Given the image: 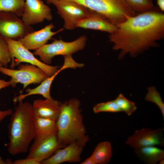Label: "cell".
Instances as JSON below:
<instances>
[{"mask_svg": "<svg viewBox=\"0 0 164 164\" xmlns=\"http://www.w3.org/2000/svg\"><path fill=\"white\" fill-rule=\"evenodd\" d=\"M93 111L95 113L102 112L117 113L121 112L114 100L98 103L94 107Z\"/></svg>", "mask_w": 164, "mask_h": 164, "instance_id": "26", "label": "cell"}, {"mask_svg": "<svg viewBox=\"0 0 164 164\" xmlns=\"http://www.w3.org/2000/svg\"><path fill=\"white\" fill-rule=\"evenodd\" d=\"M8 126V150L12 155L24 153L35 138V116L32 104L23 101L15 107Z\"/></svg>", "mask_w": 164, "mask_h": 164, "instance_id": "2", "label": "cell"}, {"mask_svg": "<svg viewBox=\"0 0 164 164\" xmlns=\"http://www.w3.org/2000/svg\"><path fill=\"white\" fill-rule=\"evenodd\" d=\"M114 101L121 111L125 112L128 116L131 115L137 109L135 102L128 100L122 94H120Z\"/></svg>", "mask_w": 164, "mask_h": 164, "instance_id": "22", "label": "cell"}, {"mask_svg": "<svg viewBox=\"0 0 164 164\" xmlns=\"http://www.w3.org/2000/svg\"><path fill=\"white\" fill-rule=\"evenodd\" d=\"M11 86L10 81H6L4 80L0 79V90Z\"/></svg>", "mask_w": 164, "mask_h": 164, "instance_id": "29", "label": "cell"}, {"mask_svg": "<svg viewBox=\"0 0 164 164\" xmlns=\"http://www.w3.org/2000/svg\"><path fill=\"white\" fill-rule=\"evenodd\" d=\"M0 73L11 77V86L14 87L21 83L23 89L33 84H39L48 76L39 67L32 64H20L18 69L0 66Z\"/></svg>", "mask_w": 164, "mask_h": 164, "instance_id": "6", "label": "cell"}, {"mask_svg": "<svg viewBox=\"0 0 164 164\" xmlns=\"http://www.w3.org/2000/svg\"><path fill=\"white\" fill-rule=\"evenodd\" d=\"M80 105V101L75 98L61 104L56 121L57 135L59 141L65 146L87 135Z\"/></svg>", "mask_w": 164, "mask_h": 164, "instance_id": "3", "label": "cell"}, {"mask_svg": "<svg viewBox=\"0 0 164 164\" xmlns=\"http://www.w3.org/2000/svg\"><path fill=\"white\" fill-rule=\"evenodd\" d=\"M46 2L56 7L57 13L64 21L63 28L68 30L75 28L77 23L92 11L83 5L70 0H50Z\"/></svg>", "mask_w": 164, "mask_h": 164, "instance_id": "7", "label": "cell"}, {"mask_svg": "<svg viewBox=\"0 0 164 164\" xmlns=\"http://www.w3.org/2000/svg\"><path fill=\"white\" fill-rule=\"evenodd\" d=\"M138 158L148 164H156L164 159V151L155 146L134 149Z\"/></svg>", "mask_w": 164, "mask_h": 164, "instance_id": "19", "label": "cell"}, {"mask_svg": "<svg viewBox=\"0 0 164 164\" xmlns=\"http://www.w3.org/2000/svg\"><path fill=\"white\" fill-rule=\"evenodd\" d=\"M62 103L52 98L35 100L32 104L35 116L56 121Z\"/></svg>", "mask_w": 164, "mask_h": 164, "instance_id": "16", "label": "cell"}, {"mask_svg": "<svg viewBox=\"0 0 164 164\" xmlns=\"http://www.w3.org/2000/svg\"><path fill=\"white\" fill-rule=\"evenodd\" d=\"M13 164H40L41 163L37 159L26 157L25 159H20L15 160Z\"/></svg>", "mask_w": 164, "mask_h": 164, "instance_id": "27", "label": "cell"}, {"mask_svg": "<svg viewBox=\"0 0 164 164\" xmlns=\"http://www.w3.org/2000/svg\"><path fill=\"white\" fill-rule=\"evenodd\" d=\"M145 100L155 104L159 107L164 118V103L160 94L154 86L148 88V92L145 97Z\"/></svg>", "mask_w": 164, "mask_h": 164, "instance_id": "23", "label": "cell"}, {"mask_svg": "<svg viewBox=\"0 0 164 164\" xmlns=\"http://www.w3.org/2000/svg\"><path fill=\"white\" fill-rule=\"evenodd\" d=\"M61 71L60 69H58L53 75L48 77L42 81L38 86L33 88H27L26 91V93L21 94L16 97L14 100L19 102L23 101L26 97L34 95H41L45 98H52L50 92L52 84L56 77Z\"/></svg>", "mask_w": 164, "mask_h": 164, "instance_id": "17", "label": "cell"}, {"mask_svg": "<svg viewBox=\"0 0 164 164\" xmlns=\"http://www.w3.org/2000/svg\"><path fill=\"white\" fill-rule=\"evenodd\" d=\"M54 27V24L50 23L39 30L28 33L18 40L29 50H35L46 44L53 36L64 29L62 28L53 32L52 30Z\"/></svg>", "mask_w": 164, "mask_h": 164, "instance_id": "14", "label": "cell"}, {"mask_svg": "<svg viewBox=\"0 0 164 164\" xmlns=\"http://www.w3.org/2000/svg\"><path fill=\"white\" fill-rule=\"evenodd\" d=\"M5 39L9 46L12 56L11 68L22 63H27L39 67L48 77L53 75L58 70L57 66H50L39 60L18 40L9 38Z\"/></svg>", "mask_w": 164, "mask_h": 164, "instance_id": "8", "label": "cell"}, {"mask_svg": "<svg viewBox=\"0 0 164 164\" xmlns=\"http://www.w3.org/2000/svg\"><path fill=\"white\" fill-rule=\"evenodd\" d=\"M81 164H95L94 162L90 156L89 157L87 158L84 160L83 161Z\"/></svg>", "mask_w": 164, "mask_h": 164, "instance_id": "31", "label": "cell"}, {"mask_svg": "<svg viewBox=\"0 0 164 164\" xmlns=\"http://www.w3.org/2000/svg\"><path fill=\"white\" fill-rule=\"evenodd\" d=\"M6 162L4 160L0 155V164H6Z\"/></svg>", "mask_w": 164, "mask_h": 164, "instance_id": "32", "label": "cell"}, {"mask_svg": "<svg viewBox=\"0 0 164 164\" xmlns=\"http://www.w3.org/2000/svg\"><path fill=\"white\" fill-rule=\"evenodd\" d=\"M15 13L0 12V38L18 40L34 31Z\"/></svg>", "mask_w": 164, "mask_h": 164, "instance_id": "9", "label": "cell"}, {"mask_svg": "<svg viewBox=\"0 0 164 164\" xmlns=\"http://www.w3.org/2000/svg\"><path fill=\"white\" fill-rule=\"evenodd\" d=\"M13 112L11 109L5 111L0 110V123L7 116L11 115Z\"/></svg>", "mask_w": 164, "mask_h": 164, "instance_id": "28", "label": "cell"}, {"mask_svg": "<svg viewBox=\"0 0 164 164\" xmlns=\"http://www.w3.org/2000/svg\"><path fill=\"white\" fill-rule=\"evenodd\" d=\"M12 56L9 46L4 39L0 38V64L6 67L11 62Z\"/></svg>", "mask_w": 164, "mask_h": 164, "instance_id": "25", "label": "cell"}, {"mask_svg": "<svg viewBox=\"0 0 164 164\" xmlns=\"http://www.w3.org/2000/svg\"><path fill=\"white\" fill-rule=\"evenodd\" d=\"M21 17L25 23L31 26L53 18L50 8L42 0H25Z\"/></svg>", "mask_w": 164, "mask_h": 164, "instance_id": "12", "label": "cell"}, {"mask_svg": "<svg viewBox=\"0 0 164 164\" xmlns=\"http://www.w3.org/2000/svg\"><path fill=\"white\" fill-rule=\"evenodd\" d=\"M25 3V0H0V12H12L21 17Z\"/></svg>", "mask_w": 164, "mask_h": 164, "instance_id": "21", "label": "cell"}, {"mask_svg": "<svg viewBox=\"0 0 164 164\" xmlns=\"http://www.w3.org/2000/svg\"><path fill=\"white\" fill-rule=\"evenodd\" d=\"M158 8L162 12L164 11V0H157Z\"/></svg>", "mask_w": 164, "mask_h": 164, "instance_id": "30", "label": "cell"}, {"mask_svg": "<svg viewBox=\"0 0 164 164\" xmlns=\"http://www.w3.org/2000/svg\"><path fill=\"white\" fill-rule=\"evenodd\" d=\"M76 28L98 30L110 34L114 32L116 29L115 25L102 15L92 11L88 16L77 23Z\"/></svg>", "mask_w": 164, "mask_h": 164, "instance_id": "15", "label": "cell"}, {"mask_svg": "<svg viewBox=\"0 0 164 164\" xmlns=\"http://www.w3.org/2000/svg\"><path fill=\"white\" fill-rule=\"evenodd\" d=\"M87 41V38L84 35L69 42L64 41L61 38L55 39L51 43L46 44L35 50L33 54L39 56L43 62L49 65L51 63L52 59L56 56L71 55L82 50Z\"/></svg>", "mask_w": 164, "mask_h": 164, "instance_id": "5", "label": "cell"}, {"mask_svg": "<svg viewBox=\"0 0 164 164\" xmlns=\"http://www.w3.org/2000/svg\"><path fill=\"white\" fill-rule=\"evenodd\" d=\"M95 12L116 25L125 21L128 16L135 15L125 0H70Z\"/></svg>", "mask_w": 164, "mask_h": 164, "instance_id": "4", "label": "cell"}, {"mask_svg": "<svg viewBox=\"0 0 164 164\" xmlns=\"http://www.w3.org/2000/svg\"><path fill=\"white\" fill-rule=\"evenodd\" d=\"M0 66H1V64H0Z\"/></svg>", "mask_w": 164, "mask_h": 164, "instance_id": "34", "label": "cell"}, {"mask_svg": "<svg viewBox=\"0 0 164 164\" xmlns=\"http://www.w3.org/2000/svg\"><path fill=\"white\" fill-rule=\"evenodd\" d=\"M112 153L111 143L105 141L97 145L90 156L95 164H106L110 161Z\"/></svg>", "mask_w": 164, "mask_h": 164, "instance_id": "20", "label": "cell"}, {"mask_svg": "<svg viewBox=\"0 0 164 164\" xmlns=\"http://www.w3.org/2000/svg\"><path fill=\"white\" fill-rule=\"evenodd\" d=\"M116 29L109 36L112 49L120 50L118 58L129 54L135 57L149 48L158 46L164 36V14L154 7L134 16H128L115 25Z\"/></svg>", "mask_w": 164, "mask_h": 164, "instance_id": "1", "label": "cell"}, {"mask_svg": "<svg viewBox=\"0 0 164 164\" xmlns=\"http://www.w3.org/2000/svg\"><path fill=\"white\" fill-rule=\"evenodd\" d=\"M89 139V137L87 135L72 142L58 149L41 164H60L65 162L75 163L80 161L81 155Z\"/></svg>", "mask_w": 164, "mask_h": 164, "instance_id": "10", "label": "cell"}, {"mask_svg": "<svg viewBox=\"0 0 164 164\" xmlns=\"http://www.w3.org/2000/svg\"><path fill=\"white\" fill-rule=\"evenodd\" d=\"M34 125V140H40L57 133L56 124L54 121L35 116Z\"/></svg>", "mask_w": 164, "mask_h": 164, "instance_id": "18", "label": "cell"}, {"mask_svg": "<svg viewBox=\"0 0 164 164\" xmlns=\"http://www.w3.org/2000/svg\"><path fill=\"white\" fill-rule=\"evenodd\" d=\"M136 12L149 11L154 7L152 0H125Z\"/></svg>", "mask_w": 164, "mask_h": 164, "instance_id": "24", "label": "cell"}, {"mask_svg": "<svg viewBox=\"0 0 164 164\" xmlns=\"http://www.w3.org/2000/svg\"><path fill=\"white\" fill-rule=\"evenodd\" d=\"M163 130L161 128L154 130L144 128L141 130H136L133 134L128 138L125 143L133 149L156 145L163 146Z\"/></svg>", "mask_w": 164, "mask_h": 164, "instance_id": "11", "label": "cell"}, {"mask_svg": "<svg viewBox=\"0 0 164 164\" xmlns=\"http://www.w3.org/2000/svg\"><path fill=\"white\" fill-rule=\"evenodd\" d=\"M159 164H164V159L161 160L159 162Z\"/></svg>", "mask_w": 164, "mask_h": 164, "instance_id": "33", "label": "cell"}, {"mask_svg": "<svg viewBox=\"0 0 164 164\" xmlns=\"http://www.w3.org/2000/svg\"><path fill=\"white\" fill-rule=\"evenodd\" d=\"M65 146L59 141L56 133L40 140H34L27 157L36 159L41 164Z\"/></svg>", "mask_w": 164, "mask_h": 164, "instance_id": "13", "label": "cell"}]
</instances>
